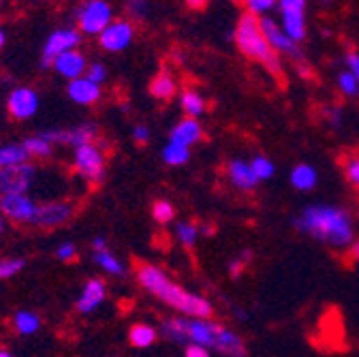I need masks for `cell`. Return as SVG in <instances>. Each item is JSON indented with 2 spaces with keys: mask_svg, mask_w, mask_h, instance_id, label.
Listing matches in <instances>:
<instances>
[{
  "mask_svg": "<svg viewBox=\"0 0 359 357\" xmlns=\"http://www.w3.org/2000/svg\"><path fill=\"white\" fill-rule=\"evenodd\" d=\"M135 272H137L140 285L148 293L156 295L167 306H171V308H175L180 312H184L187 317L210 319L214 315V308H212V304L205 297L184 291L180 285L169 281L167 274L161 270V267H156L152 263H146V261H140V263H135Z\"/></svg>",
  "mask_w": 359,
  "mask_h": 357,
  "instance_id": "cell-1",
  "label": "cell"
},
{
  "mask_svg": "<svg viewBox=\"0 0 359 357\" xmlns=\"http://www.w3.org/2000/svg\"><path fill=\"white\" fill-rule=\"evenodd\" d=\"M295 225L304 234H310L312 238H317L332 246H348L353 244V238H355L351 216L344 210H338L332 206L306 208L297 216Z\"/></svg>",
  "mask_w": 359,
  "mask_h": 357,
  "instance_id": "cell-2",
  "label": "cell"
},
{
  "mask_svg": "<svg viewBox=\"0 0 359 357\" xmlns=\"http://www.w3.org/2000/svg\"><path fill=\"white\" fill-rule=\"evenodd\" d=\"M233 39H236L238 50L246 58L263 65L269 73L276 75V77L283 75V60L272 48H269V43H267V39H265V34L261 30V18L250 15V13L240 15L238 24H236Z\"/></svg>",
  "mask_w": 359,
  "mask_h": 357,
  "instance_id": "cell-3",
  "label": "cell"
},
{
  "mask_svg": "<svg viewBox=\"0 0 359 357\" xmlns=\"http://www.w3.org/2000/svg\"><path fill=\"white\" fill-rule=\"evenodd\" d=\"M189 336L193 344H201L205 349H214L227 357H248L244 340L236 336L231 330L222 328L210 319H193L189 321Z\"/></svg>",
  "mask_w": 359,
  "mask_h": 357,
  "instance_id": "cell-4",
  "label": "cell"
},
{
  "mask_svg": "<svg viewBox=\"0 0 359 357\" xmlns=\"http://www.w3.org/2000/svg\"><path fill=\"white\" fill-rule=\"evenodd\" d=\"M73 167L83 177L88 184L99 187L105 180V152L103 144H86L75 150L73 154Z\"/></svg>",
  "mask_w": 359,
  "mask_h": 357,
  "instance_id": "cell-5",
  "label": "cell"
},
{
  "mask_svg": "<svg viewBox=\"0 0 359 357\" xmlns=\"http://www.w3.org/2000/svg\"><path fill=\"white\" fill-rule=\"evenodd\" d=\"M114 22V9L107 0H88L77 11L79 32L101 34Z\"/></svg>",
  "mask_w": 359,
  "mask_h": 357,
  "instance_id": "cell-6",
  "label": "cell"
},
{
  "mask_svg": "<svg viewBox=\"0 0 359 357\" xmlns=\"http://www.w3.org/2000/svg\"><path fill=\"white\" fill-rule=\"evenodd\" d=\"M41 135L48 140L50 144H60V146H71L73 150L86 146V144H95L99 140V126L95 122H83L71 128H52V130H43Z\"/></svg>",
  "mask_w": 359,
  "mask_h": 357,
  "instance_id": "cell-7",
  "label": "cell"
},
{
  "mask_svg": "<svg viewBox=\"0 0 359 357\" xmlns=\"http://www.w3.org/2000/svg\"><path fill=\"white\" fill-rule=\"evenodd\" d=\"M75 214V208L71 201H48V203H39L36 212L30 220L32 227L39 229H56L62 227L65 222L71 220V216Z\"/></svg>",
  "mask_w": 359,
  "mask_h": 357,
  "instance_id": "cell-8",
  "label": "cell"
},
{
  "mask_svg": "<svg viewBox=\"0 0 359 357\" xmlns=\"http://www.w3.org/2000/svg\"><path fill=\"white\" fill-rule=\"evenodd\" d=\"M79 41H81V32L73 30V28H62V30L52 32L48 36V41H45V46H43V54H41L43 69H50L58 56H62L65 52L75 50L79 46Z\"/></svg>",
  "mask_w": 359,
  "mask_h": 357,
  "instance_id": "cell-9",
  "label": "cell"
},
{
  "mask_svg": "<svg viewBox=\"0 0 359 357\" xmlns=\"http://www.w3.org/2000/svg\"><path fill=\"white\" fill-rule=\"evenodd\" d=\"M34 173H36V169L32 163L0 169V197L28 193V189L34 182Z\"/></svg>",
  "mask_w": 359,
  "mask_h": 357,
  "instance_id": "cell-10",
  "label": "cell"
},
{
  "mask_svg": "<svg viewBox=\"0 0 359 357\" xmlns=\"http://www.w3.org/2000/svg\"><path fill=\"white\" fill-rule=\"evenodd\" d=\"M261 30L269 43V48H272L278 56H291V58H302V52H299V46L287 36V32L280 28V24L272 18H261Z\"/></svg>",
  "mask_w": 359,
  "mask_h": 357,
  "instance_id": "cell-11",
  "label": "cell"
},
{
  "mask_svg": "<svg viewBox=\"0 0 359 357\" xmlns=\"http://www.w3.org/2000/svg\"><path fill=\"white\" fill-rule=\"evenodd\" d=\"M36 206L39 203L32 197H28V193L0 197V214L11 222H20V225H30Z\"/></svg>",
  "mask_w": 359,
  "mask_h": 357,
  "instance_id": "cell-12",
  "label": "cell"
},
{
  "mask_svg": "<svg viewBox=\"0 0 359 357\" xmlns=\"http://www.w3.org/2000/svg\"><path fill=\"white\" fill-rule=\"evenodd\" d=\"M133 36H135V28L128 20H114L99 34V43L107 52H122L133 43Z\"/></svg>",
  "mask_w": 359,
  "mask_h": 357,
  "instance_id": "cell-13",
  "label": "cell"
},
{
  "mask_svg": "<svg viewBox=\"0 0 359 357\" xmlns=\"http://www.w3.org/2000/svg\"><path fill=\"white\" fill-rule=\"evenodd\" d=\"M7 109L15 120H28L39 112V95L32 88H15L7 99Z\"/></svg>",
  "mask_w": 359,
  "mask_h": 357,
  "instance_id": "cell-14",
  "label": "cell"
},
{
  "mask_svg": "<svg viewBox=\"0 0 359 357\" xmlns=\"http://www.w3.org/2000/svg\"><path fill=\"white\" fill-rule=\"evenodd\" d=\"M107 295V287H105V281L103 278H90L86 281V285L81 287V293L77 297V312L79 315H90V312H95L103 299Z\"/></svg>",
  "mask_w": 359,
  "mask_h": 357,
  "instance_id": "cell-15",
  "label": "cell"
},
{
  "mask_svg": "<svg viewBox=\"0 0 359 357\" xmlns=\"http://www.w3.org/2000/svg\"><path fill=\"white\" fill-rule=\"evenodd\" d=\"M52 67H54V71H56L60 77H65V79H69V81H75V79L83 77V73L88 71L86 56L79 54L77 50L65 52L62 56H58V58L54 60Z\"/></svg>",
  "mask_w": 359,
  "mask_h": 357,
  "instance_id": "cell-16",
  "label": "cell"
},
{
  "mask_svg": "<svg viewBox=\"0 0 359 357\" xmlns=\"http://www.w3.org/2000/svg\"><path fill=\"white\" fill-rule=\"evenodd\" d=\"M67 95L77 105H95L101 99V86L93 83L88 77H79L69 83Z\"/></svg>",
  "mask_w": 359,
  "mask_h": 357,
  "instance_id": "cell-17",
  "label": "cell"
},
{
  "mask_svg": "<svg viewBox=\"0 0 359 357\" xmlns=\"http://www.w3.org/2000/svg\"><path fill=\"white\" fill-rule=\"evenodd\" d=\"M203 137V128L195 118H182L173 128H171V140L175 144H182L187 148H191L193 144H197Z\"/></svg>",
  "mask_w": 359,
  "mask_h": 357,
  "instance_id": "cell-18",
  "label": "cell"
},
{
  "mask_svg": "<svg viewBox=\"0 0 359 357\" xmlns=\"http://www.w3.org/2000/svg\"><path fill=\"white\" fill-rule=\"evenodd\" d=\"M227 173H229V180L233 182V187L240 191H252L259 182V177L255 175L250 163H244V161H231L227 165Z\"/></svg>",
  "mask_w": 359,
  "mask_h": 357,
  "instance_id": "cell-19",
  "label": "cell"
},
{
  "mask_svg": "<svg viewBox=\"0 0 359 357\" xmlns=\"http://www.w3.org/2000/svg\"><path fill=\"white\" fill-rule=\"evenodd\" d=\"M278 24L287 32V36H291L297 46L306 39V15H304V11H285V13H280Z\"/></svg>",
  "mask_w": 359,
  "mask_h": 357,
  "instance_id": "cell-20",
  "label": "cell"
},
{
  "mask_svg": "<svg viewBox=\"0 0 359 357\" xmlns=\"http://www.w3.org/2000/svg\"><path fill=\"white\" fill-rule=\"evenodd\" d=\"M177 93V81L171 73H158L152 81H150V95L158 101H169L173 99Z\"/></svg>",
  "mask_w": 359,
  "mask_h": 357,
  "instance_id": "cell-21",
  "label": "cell"
},
{
  "mask_svg": "<svg viewBox=\"0 0 359 357\" xmlns=\"http://www.w3.org/2000/svg\"><path fill=\"white\" fill-rule=\"evenodd\" d=\"M11 325L20 336H32L41 330V317L32 310H18L11 319Z\"/></svg>",
  "mask_w": 359,
  "mask_h": 357,
  "instance_id": "cell-22",
  "label": "cell"
},
{
  "mask_svg": "<svg viewBox=\"0 0 359 357\" xmlns=\"http://www.w3.org/2000/svg\"><path fill=\"white\" fill-rule=\"evenodd\" d=\"M161 334L167 340H173V342H189L191 340V336H189V319H182V317L165 319L163 325H161Z\"/></svg>",
  "mask_w": 359,
  "mask_h": 357,
  "instance_id": "cell-23",
  "label": "cell"
},
{
  "mask_svg": "<svg viewBox=\"0 0 359 357\" xmlns=\"http://www.w3.org/2000/svg\"><path fill=\"white\" fill-rule=\"evenodd\" d=\"M180 107H182V112L187 114V118H199V116H203L205 114V99L197 93V90H193V88H187V90L180 95Z\"/></svg>",
  "mask_w": 359,
  "mask_h": 357,
  "instance_id": "cell-24",
  "label": "cell"
},
{
  "mask_svg": "<svg viewBox=\"0 0 359 357\" xmlns=\"http://www.w3.org/2000/svg\"><path fill=\"white\" fill-rule=\"evenodd\" d=\"M24 163H30V156L22 144H3L0 146V169L24 165Z\"/></svg>",
  "mask_w": 359,
  "mask_h": 357,
  "instance_id": "cell-25",
  "label": "cell"
},
{
  "mask_svg": "<svg viewBox=\"0 0 359 357\" xmlns=\"http://www.w3.org/2000/svg\"><path fill=\"white\" fill-rule=\"evenodd\" d=\"M24 150L28 152L30 159H50L54 154V144H50L48 140H45L41 133L39 135H32V137H26L22 142Z\"/></svg>",
  "mask_w": 359,
  "mask_h": 357,
  "instance_id": "cell-26",
  "label": "cell"
},
{
  "mask_svg": "<svg viewBox=\"0 0 359 357\" xmlns=\"http://www.w3.org/2000/svg\"><path fill=\"white\" fill-rule=\"evenodd\" d=\"M156 330L146 325V323H137V325H133L130 332H128V340L135 349H148L156 342Z\"/></svg>",
  "mask_w": 359,
  "mask_h": 357,
  "instance_id": "cell-27",
  "label": "cell"
},
{
  "mask_svg": "<svg viewBox=\"0 0 359 357\" xmlns=\"http://www.w3.org/2000/svg\"><path fill=\"white\" fill-rule=\"evenodd\" d=\"M93 259L95 263L101 267L103 272L111 274V276H124V265L122 261L107 248V250H101V252H93Z\"/></svg>",
  "mask_w": 359,
  "mask_h": 357,
  "instance_id": "cell-28",
  "label": "cell"
},
{
  "mask_svg": "<svg viewBox=\"0 0 359 357\" xmlns=\"http://www.w3.org/2000/svg\"><path fill=\"white\" fill-rule=\"evenodd\" d=\"M291 182L295 184V189L308 191L317 184V171H314L310 165H297L291 173Z\"/></svg>",
  "mask_w": 359,
  "mask_h": 357,
  "instance_id": "cell-29",
  "label": "cell"
},
{
  "mask_svg": "<svg viewBox=\"0 0 359 357\" xmlns=\"http://www.w3.org/2000/svg\"><path fill=\"white\" fill-rule=\"evenodd\" d=\"M191 152L187 146L182 144H175V142H169L165 148H163V161L171 167H180V165H184L189 161Z\"/></svg>",
  "mask_w": 359,
  "mask_h": 357,
  "instance_id": "cell-30",
  "label": "cell"
},
{
  "mask_svg": "<svg viewBox=\"0 0 359 357\" xmlns=\"http://www.w3.org/2000/svg\"><path fill=\"white\" fill-rule=\"evenodd\" d=\"M26 267V259L24 257H7L0 259V281L11 278L15 274H20Z\"/></svg>",
  "mask_w": 359,
  "mask_h": 357,
  "instance_id": "cell-31",
  "label": "cell"
},
{
  "mask_svg": "<svg viewBox=\"0 0 359 357\" xmlns=\"http://www.w3.org/2000/svg\"><path fill=\"white\" fill-rule=\"evenodd\" d=\"M175 236L187 248H193L197 238H199V227L195 225V222H180V225L175 227Z\"/></svg>",
  "mask_w": 359,
  "mask_h": 357,
  "instance_id": "cell-32",
  "label": "cell"
},
{
  "mask_svg": "<svg viewBox=\"0 0 359 357\" xmlns=\"http://www.w3.org/2000/svg\"><path fill=\"white\" fill-rule=\"evenodd\" d=\"M246 5V13L257 15V18H265V13H269L274 7H278V0H244Z\"/></svg>",
  "mask_w": 359,
  "mask_h": 357,
  "instance_id": "cell-33",
  "label": "cell"
},
{
  "mask_svg": "<svg viewBox=\"0 0 359 357\" xmlns=\"http://www.w3.org/2000/svg\"><path fill=\"white\" fill-rule=\"evenodd\" d=\"M338 88H340V93L346 95V97L359 95V81H357V77H355L353 73H348V71H342V73L338 75Z\"/></svg>",
  "mask_w": 359,
  "mask_h": 357,
  "instance_id": "cell-34",
  "label": "cell"
},
{
  "mask_svg": "<svg viewBox=\"0 0 359 357\" xmlns=\"http://www.w3.org/2000/svg\"><path fill=\"white\" fill-rule=\"evenodd\" d=\"M152 216H154V220L156 222H161V225H167V222H171L173 220V216H175V210H173V206L169 203V201H156L154 206H152Z\"/></svg>",
  "mask_w": 359,
  "mask_h": 357,
  "instance_id": "cell-35",
  "label": "cell"
},
{
  "mask_svg": "<svg viewBox=\"0 0 359 357\" xmlns=\"http://www.w3.org/2000/svg\"><path fill=\"white\" fill-rule=\"evenodd\" d=\"M342 167H344L346 180H348L355 189H359V154H351V156H346Z\"/></svg>",
  "mask_w": 359,
  "mask_h": 357,
  "instance_id": "cell-36",
  "label": "cell"
},
{
  "mask_svg": "<svg viewBox=\"0 0 359 357\" xmlns=\"http://www.w3.org/2000/svg\"><path fill=\"white\" fill-rule=\"evenodd\" d=\"M250 167H252V171H255V175L259 177V180H267V177L274 173V165L269 163L265 156H257V159H252Z\"/></svg>",
  "mask_w": 359,
  "mask_h": 357,
  "instance_id": "cell-37",
  "label": "cell"
},
{
  "mask_svg": "<svg viewBox=\"0 0 359 357\" xmlns=\"http://www.w3.org/2000/svg\"><path fill=\"white\" fill-rule=\"evenodd\" d=\"M86 77H88L90 81H93V83L101 86V83L107 79V71H105V67H103L101 62H95V65H90V67H88Z\"/></svg>",
  "mask_w": 359,
  "mask_h": 357,
  "instance_id": "cell-38",
  "label": "cell"
},
{
  "mask_svg": "<svg viewBox=\"0 0 359 357\" xmlns=\"http://www.w3.org/2000/svg\"><path fill=\"white\" fill-rule=\"evenodd\" d=\"M56 257L62 261V263H69L77 257V246L73 242H62L58 248H56Z\"/></svg>",
  "mask_w": 359,
  "mask_h": 357,
  "instance_id": "cell-39",
  "label": "cell"
},
{
  "mask_svg": "<svg viewBox=\"0 0 359 357\" xmlns=\"http://www.w3.org/2000/svg\"><path fill=\"white\" fill-rule=\"evenodd\" d=\"M306 5H308V0H278L280 13H285V11H304Z\"/></svg>",
  "mask_w": 359,
  "mask_h": 357,
  "instance_id": "cell-40",
  "label": "cell"
},
{
  "mask_svg": "<svg viewBox=\"0 0 359 357\" xmlns=\"http://www.w3.org/2000/svg\"><path fill=\"white\" fill-rule=\"evenodd\" d=\"M133 137H135V142L137 144H148L150 142V128L148 126H144V124H137L133 128Z\"/></svg>",
  "mask_w": 359,
  "mask_h": 357,
  "instance_id": "cell-41",
  "label": "cell"
},
{
  "mask_svg": "<svg viewBox=\"0 0 359 357\" xmlns=\"http://www.w3.org/2000/svg\"><path fill=\"white\" fill-rule=\"evenodd\" d=\"M344 60H346V67H348L346 71L353 73L357 77V81H359V54L357 52H348Z\"/></svg>",
  "mask_w": 359,
  "mask_h": 357,
  "instance_id": "cell-42",
  "label": "cell"
},
{
  "mask_svg": "<svg viewBox=\"0 0 359 357\" xmlns=\"http://www.w3.org/2000/svg\"><path fill=\"white\" fill-rule=\"evenodd\" d=\"M184 357H210V353L201 344H189L187 351H184Z\"/></svg>",
  "mask_w": 359,
  "mask_h": 357,
  "instance_id": "cell-43",
  "label": "cell"
},
{
  "mask_svg": "<svg viewBox=\"0 0 359 357\" xmlns=\"http://www.w3.org/2000/svg\"><path fill=\"white\" fill-rule=\"evenodd\" d=\"M248 259H250V255H248V252H244V255H242V259H236V261L229 265V270H231V274H233V276H238V274H242V272H244V267H246V261H248Z\"/></svg>",
  "mask_w": 359,
  "mask_h": 357,
  "instance_id": "cell-44",
  "label": "cell"
},
{
  "mask_svg": "<svg viewBox=\"0 0 359 357\" xmlns=\"http://www.w3.org/2000/svg\"><path fill=\"white\" fill-rule=\"evenodd\" d=\"M144 5H146V0H128V11L133 15H144Z\"/></svg>",
  "mask_w": 359,
  "mask_h": 357,
  "instance_id": "cell-45",
  "label": "cell"
},
{
  "mask_svg": "<svg viewBox=\"0 0 359 357\" xmlns=\"http://www.w3.org/2000/svg\"><path fill=\"white\" fill-rule=\"evenodd\" d=\"M101 250H107V240L103 236H97L93 240V252H101Z\"/></svg>",
  "mask_w": 359,
  "mask_h": 357,
  "instance_id": "cell-46",
  "label": "cell"
},
{
  "mask_svg": "<svg viewBox=\"0 0 359 357\" xmlns=\"http://www.w3.org/2000/svg\"><path fill=\"white\" fill-rule=\"evenodd\" d=\"M208 3H210V0H184V5H187L189 9H195V11L205 9V7H208Z\"/></svg>",
  "mask_w": 359,
  "mask_h": 357,
  "instance_id": "cell-47",
  "label": "cell"
},
{
  "mask_svg": "<svg viewBox=\"0 0 359 357\" xmlns=\"http://www.w3.org/2000/svg\"><path fill=\"white\" fill-rule=\"evenodd\" d=\"M0 357H13V353H11V351H7V349H3V346H0Z\"/></svg>",
  "mask_w": 359,
  "mask_h": 357,
  "instance_id": "cell-48",
  "label": "cell"
},
{
  "mask_svg": "<svg viewBox=\"0 0 359 357\" xmlns=\"http://www.w3.org/2000/svg\"><path fill=\"white\" fill-rule=\"evenodd\" d=\"M3 48H5V30L0 28V50H3Z\"/></svg>",
  "mask_w": 359,
  "mask_h": 357,
  "instance_id": "cell-49",
  "label": "cell"
},
{
  "mask_svg": "<svg viewBox=\"0 0 359 357\" xmlns=\"http://www.w3.org/2000/svg\"><path fill=\"white\" fill-rule=\"evenodd\" d=\"M353 255H355V257H359V240L353 244Z\"/></svg>",
  "mask_w": 359,
  "mask_h": 357,
  "instance_id": "cell-50",
  "label": "cell"
},
{
  "mask_svg": "<svg viewBox=\"0 0 359 357\" xmlns=\"http://www.w3.org/2000/svg\"><path fill=\"white\" fill-rule=\"evenodd\" d=\"M3 231H5V216L0 214V234H3Z\"/></svg>",
  "mask_w": 359,
  "mask_h": 357,
  "instance_id": "cell-51",
  "label": "cell"
},
{
  "mask_svg": "<svg viewBox=\"0 0 359 357\" xmlns=\"http://www.w3.org/2000/svg\"><path fill=\"white\" fill-rule=\"evenodd\" d=\"M229 3H236V5H242V3H244V0H229Z\"/></svg>",
  "mask_w": 359,
  "mask_h": 357,
  "instance_id": "cell-52",
  "label": "cell"
}]
</instances>
